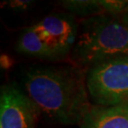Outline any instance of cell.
<instances>
[{"label":"cell","mask_w":128,"mask_h":128,"mask_svg":"<svg viewBox=\"0 0 128 128\" xmlns=\"http://www.w3.org/2000/svg\"><path fill=\"white\" fill-rule=\"evenodd\" d=\"M24 92L48 121L80 124L91 108L86 75L76 68H32L25 72Z\"/></svg>","instance_id":"obj_1"},{"label":"cell","mask_w":128,"mask_h":128,"mask_svg":"<svg viewBox=\"0 0 128 128\" xmlns=\"http://www.w3.org/2000/svg\"><path fill=\"white\" fill-rule=\"evenodd\" d=\"M72 57L78 65L88 68L114 58L128 56V25L118 18L101 14L80 24Z\"/></svg>","instance_id":"obj_2"},{"label":"cell","mask_w":128,"mask_h":128,"mask_svg":"<svg viewBox=\"0 0 128 128\" xmlns=\"http://www.w3.org/2000/svg\"><path fill=\"white\" fill-rule=\"evenodd\" d=\"M86 88L96 106H128V56L88 68Z\"/></svg>","instance_id":"obj_3"},{"label":"cell","mask_w":128,"mask_h":128,"mask_svg":"<svg viewBox=\"0 0 128 128\" xmlns=\"http://www.w3.org/2000/svg\"><path fill=\"white\" fill-rule=\"evenodd\" d=\"M41 112L25 92L4 85L0 93V128H34Z\"/></svg>","instance_id":"obj_4"},{"label":"cell","mask_w":128,"mask_h":128,"mask_svg":"<svg viewBox=\"0 0 128 128\" xmlns=\"http://www.w3.org/2000/svg\"><path fill=\"white\" fill-rule=\"evenodd\" d=\"M32 26L57 59L64 58L72 51L79 31V24L72 15L50 14Z\"/></svg>","instance_id":"obj_5"},{"label":"cell","mask_w":128,"mask_h":128,"mask_svg":"<svg viewBox=\"0 0 128 128\" xmlns=\"http://www.w3.org/2000/svg\"><path fill=\"white\" fill-rule=\"evenodd\" d=\"M80 128H128V106H92Z\"/></svg>","instance_id":"obj_6"},{"label":"cell","mask_w":128,"mask_h":128,"mask_svg":"<svg viewBox=\"0 0 128 128\" xmlns=\"http://www.w3.org/2000/svg\"><path fill=\"white\" fill-rule=\"evenodd\" d=\"M16 49L22 54L42 59L56 60L57 57L46 45L33 28L29 27L20 35L17 42Z\"/></svg>","instance_id":"obj_7"},{"label":"cell","mask_w":128,"mask_h":128,"mask_svg":"<svg viewBox=\"0 0 128 128\" xmlns=\"http://www.w3.org/2000/svg\"><path fill=\"white\" fill-rule=\"evenodd\" d=\"M60 4L72 16L88 18L104 14L100 0H65Z\"/></svg>","instance_id":"obj_8"},{"label":"cell","mask_w":128,"mask_h":128,"mask_svg":"<svg viewBox=\"0 0 128 128\" xmlns=\"http://www.w3.org/2000/svg\"><path fill=\"white\" fill-rule=\"evenodd\" d=\"M104 14L119 16L128 7L126 0H100Z\"/></svg>","instance_id":"obj_9"},{"label":"cell","mask_w":128,"mask_h":128,"mask_svg":"<svg viewBox=\"0 0 128 128\" xmlns=\"http://www.w3.org/2000/svg\"><path fill=\"white\" fill-rule=\"evenodd\" d=\"M33 2H34L30 0H12V1H8L6 4L10 8L15 11H24L29 8Z\"/></svg>","instance_id":"obj_10"},{"label":"cell","mask_w":128,"mask_h":128,"mask_svg":"<svg viewBox=\"0 0 128 128\" xmlns=\"http://www.w3.org/2000/svg\"><path fill=\"white\" fill-rule=\"evenodd\" d=\"M1 62V66L4 69L9 68L10 66H12V63H14L12 58L10 57H8V56H7V55H2L1 56V62Z\"/></svg>","instance_id":"obj_11"},{"label":"cell","mask_w":128,"mask_h":128,"mask_svg":"<svg viewBox=\"0 0 128 128\" xmlns=\"http://www.w3.org/2000/svg\"><path fill=\"white\" fill-rule=\"evenodd\" d=\"M117 18H118L122 22H124L125 24L128 25V7L122 14H120L119 16H117Z\"/></svg>","instance_id":"obj_12"}]
</instances>
